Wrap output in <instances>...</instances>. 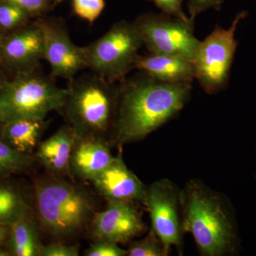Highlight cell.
<instances>
[{
	"mask_svg": "<svg viewBox=\"0 0 256 256\" xmlns=\"http://www.w3.org/2000/svg\"><path fill=\"white\" fill-rule=\"evenodd\" d=\"M191 92L192 82H161L146 74L121 82L111 146L142 140L178 116Z\"/></svg>",
	"mask_w": 256,
	"mask_h": 256,
	"instance_id": "obj_1",
	"label": "cell"
},
{
	"mask_svg": "<svg viewBox=\"0 0 256 256\" xmlns=\"http://www.w3.org/2000/svg\"><path fill=\"white\" fill-rule=\"evenodd\" d=\"M184 233L191 234L202 256H234L239 235L226 197L200 180H190L180 194Z\"/></svg>",
	"mask_w": 256,
	"mask_h": 256,
	"instance_id": "obj_2",
	"label": "cell"
},
{
	"mask_svg": "<svg viewBox=\"0 0 256 256\" xmlns=\"http://www.w3.org/2000/svg\"><path fill=\"white\" fill-rule=\"evenodd\" d=\"M60 110L76 138H98L110 142L118 104L119 87L95 73L69 80Z\"/></svg>",
	"mask_w": 256,
	"mask_h": 256,
	"instance_id": "obj_3",
	"label": "cell"
},
{
	"mask_svg": "<svg viewBox=\"0 0 256 256\" xmlns=\"http://www.w3.org/2000/svg\"><path fill=\"white\" fill-rule=\"evenodd\" d=\"M34 197L42 226L56 236L78 232L94 214L90 197L58 178H47L35 184Z\"/></svg>",
	"mask_w": 256,
	"mask_h": 256,
	"instance_id": "obj_4",
	"label": "cell"
},
{
	"mask_svg": "<svg viewBox=\"0 0 256 256\" xmlns=\"http://www.w3.org/2000/svg\"><path fill=\"white\" fill-rule=\"evenodd\" d=\"M66 94L67 88L33 70L20 72L12 80L0 82L2 124L21 118L44 120L50 112L60 110Z\"/></svg>",
	"mask_w": 256,
	"mask_h": 256,
	"instance_id": "obj_5",
	"label": "cell"
},
{
	"mask_svg": "<svg viewBox=\"0 0 256 256\" xmlns=\"http://www.w3.org/2000/svg\"><path fill=\"white\" fill-rule=\"evenodd\" d=\"M142 44L134 23L122 20L100 38L82 47L86 68L110 82H124V76L134 68Z\"/></svg>",
	"mask_w": 256,
	"mask_h": 256,
	"instance_id": "obj_6",
	"label": "cell"
},
{
	"mask_svg": "<svg viewBox=\"0 0 256 256\" xmlns=\"http://www.w3.org/2000/svg\"><path fill=\"white\" fill-rule=\"evenodd\" d=\"M247 15L246 11L240 12L230 28L216 26L212 33L200 42L192 62L195 79L207 94H216L226 86L236 52V33Z\"/></svg>",
	"mask_w": 256,
	"mask_h": 256,
	"instance_id": "obj_7",
	"label": "cell"
},
{
	"mask_svg": "<svg viewBox=\"0 0 256 256\" xmlns=\"http://www.w3.org/2000/svg\"><path fill=\"white\" fill-rule=\"evenodd\" d=\"M133 23L150 53L194 60L200 41L194 33L193 22L165 14L146 13Z\"/></svg>",
	"mask_w": 256,
	"mask_h": 256,
	"instance_id": "obj_8",
	"label": "cell"
},
{
	"mask_svg": "<svg viewBox=\"0 0 256 256\" xmlns=\"http://www.w3.org/2000/svg\"><path fill=\"white\" fill-rule=\"evenodd\" d=\"M181 190L171 180L161 178L146 188L142 204L150 214L152 230L159 237L169 255L172 247L182 252Z\"/></svg>",
	"mask_w": 256,
	"mask_h": 256,
	"instance_id": "obj_9",
	"label": "cell"
},
{
	"mask_svg": "<svg viewBox=\"0 0 256 256\" xmlns=\"http://www.w3.org/2000/svg\"><path fill=\"white\" fill-rule=\"evenodd\" d=\"M35 23L43 34L44 58L50 64L54 76L70 80L78 72L86 68L82 47L72 42L60 20L40 18Z\"/></svg>",
	"mask_w": 256,
	"mask_h": 256,
	"instance_id": "obj_10",
	"label": "cell"
},
{
	"mask_svg": "<svg viewBox=\"0 0 256 256\" xmlns=\"http://www.w3.org/2000/svg\"><path fill=\"white\" fill-rule=\"evenodd\" d=\"M92 230L98 240L124 244L142 234L146 224L133 203L109 202L107 208L94 213Z\"/></svg>",
	"mask_w": 256,
	"mask_h": 256,
	"instance_id": "obj_11",
	"label": "cell"
},
{
	"mask_svg": "<svg viewBox=\"0 0 256 256\" xmlns=\"http://www.w3.org/2000/svg\"><path fill=\"white\" fill-rule=\"evenodd\" d=\"M92 182L108 202L142 203L146 195V186L128 169L120 154L114 156L110 164Z\"/></svg>",
	"mask_w": 256,
	"mask_h": 256,
	"instance_id": "obj_12",
	"label": "cell"
},
{
	"mask_svg": "<svg viewBox=\"0 0 256 256\" xmlns=\"http://www.w3.org/2000/svg\"><path fill=\"white\" fill-rule=\"evenodd\" d=\"M108 140L98 138H76L70 156L69 172L82 180L92 181L114 159Z\"/></svg>",
	"mask_w": 256,
	"mask_h": 256,
	"instance_id": "obj_13",
	"label": "cell"
},
{
	"mask_svg": "<svg viewBox=\"0 0 256 256\" xmlns=\"http://www.w3.org/2000/svg\"><path fill=\"white\" fill-rule=\"evenodd\" d=\"M0 56L10 65L32 70L44 56L41 28L34 22L10 35L3 40Z\"/></svg>",
	"mask_w": 256,
	"mask_h": 256,
	"instance_id": "obj_14",
	"label": "cell"
},
{
	"mask_svg": "<svg viewBox=\"0 0 256 256\" xmlns=\"http://www.w3.org/2000/svg\"><path fill=\"white\" fill-rule=\"evenodd\" d=\"M134 68L161 82H192L195 79L193 62L174 56L156 54L139 55Z\"/></svg>",
	"mask_w": 256,
	"mask_h": 256,
	"instance_id": "obj_15",
	"label": "cell"
},
{
	"mask_svg": "<svg viewBox=\"0 0 256 256\" xmlns=\"http://www.w3.org/2000/svg\"><path fill=\"white\" fill-rule=\"evenodd\" d=\"M76 140L73 128L69 124L58 130L40 144L36 156L42 164L54 173L69 172L70 156Z\"/></svg>",
	"mask_w": 256,
	"mask_h": 256,
	"instance_id": "obj_16",
	"label": "cell"
},
{
	"mask_svg": "<svg viewBox=\"0 0 256 256\" xmlns=\"http://www.w3.org/2000/svg\"><path fill=\"white\" fill-rule=\"evenodd\" d=\"M44 126L40 120H13L0 126V136L16 150L28 154L36 146Z\"/></svg>",
	"mask_w": 256,
	"mask_h": 256,
	"instance_id": "obj_17",
	"label": "cell"
},
{
	"mask_svg": "<svg viewBox=\"0 0 256 256\" xmlns=\"http://www.w3.org/2000/svg\"><path fill=\"white\" fill-rule=\"evenodd\" d=\"M41 247L36 224L30 212L10 226L8 250L11 255L40 256Z\"/></svg>",
	"mask_w": 256,
	"mask_h": 256,
	"instance_id": "obj_18",
	"label": "cell"
},
{
	"mask_svg": "<svg viewBox=\"0 0 256 256\" xmlns=\"http://www.w3.org/2000/svg\"><path fill=\"white\" fill-rule=\"evenodd\" d=\"M30 212L28 202L20 190L0 183V225L12 226Z\"/></svg>",
	"mask_w": 256,
	"mask_h": 256,
	"instance_id": "obj_19",
	"label": "cell"
},
{
	"mask_svg": "<svg viewBox=\"0 0 256 256\" xmlns=\"http://www.w3.org/2000/svg\"><path fill=\"white\" fill-rule=\"evenodd\" d=\"M31 162L28 154L16 150L0 136V178L24 171Z\"/></svg>",
	"mask_w": 256,
	"mask_h": 256,
	"instance_id": "obj_20",
	"label": "cell"
},
{
	"mask_svg": "<svg viewBox=\"0 0 256 256\" xmlns=\"http://www.w3.org/2000/svg\"><path fill=\"white\" fill-rule=\"evenodd\" d=\"M127 250L128 256H168L162 242L152 229L146 237L132 242Z\"/></svg>",
	"mask_w": 256,
	"mask_h": 256,
	"instance_id": "obj_21",
	"label": "cell"
},
{
	"mask_svg": "<svg viewBox=\"0 0 256 256\" xmlns=\"http://www.w3.org/2000/svg\"><path fill=\"white\" fill-rule=\"evenodd\" d=\"M31 15L16 5L9 2H0V30H12L22 26Z\"/></svg>",
	"mask_w": 256,
	"mask_h": 256,
	"instance_id": "obj_22",
	"label": "cell"
},
{
	"mask_svg": "<svg viewBox=\"0 0 256 256\" xmlns=\"http://www.w3.org/2000/svg\"><path fill=\"white\" fill-rule=\"evenodd\" d=\"M74 12L78 18L92 24L105 8V0H72Z\"/></svg>",
	"mask_w": 256,
	"mask_h": 256,
	"instance_id": "obj_23",
	"label": "cell"
},
{
	"mask_svg": "<svg viewBox=\"0 0 256 256\" xmlns=\"http://www.w3.org/2000/svg\"><path fill=\"white\" fill-rule=\"evenodd\" d=\"M0 2H9L20 6L31 16H40L56 6L53 0H0Z\"/></svg>",
	"mask_w": 256,
	"mask_h": 256,
	"instance_id": "obj_24",
	"label": "cell"
},
{
	"mask_svg": "<svg viewBox=\"0 0 256 256\" xmlns=\"http://www.w3.org/2000/svg\"><path fill=\"white\" fill-rule=\"evenodd\" d=\"M128 250L121 248L118 244L98 240L85 252L87 256H126Z\"/></svg>",
	"mask_w": 256,
	"mask_h": 256,
	"instance_id": "obj_25",
	"label": "cell"
},
{
	"mask_svg": "<svg viewBox=\"0 0 256 256\" xmlns=\"http://www.w3.org/2000/svg\"><path fill=\"white\" fill-rule=\"evenodd\" d=\"M152 2L159 8L163 14L169 15L186 22H193L184 12V0H148ZM194 23V22H193Z\"/></svg>",
	"mask_w": 256,
	"mask_h": 256,
	"instance_id": "obj_26",
	"label": "cell"
},
{
	"mask_svg": "<svg viewBox=\"0 0 256 256\" xmlns=\"http://www.w3.org/2000/svg\"><path fill=\"white\" fill-rule=\"evenodd\" d=\"M225 0H190L188 6L190 20L194 22L198 14L210 9L220 10Z\"/></svg>",
	"mask_w": 256,
	"mask_h": 256,
	"instance_id": "obj_27",
	"label": "cell"
},
{
	"mask_svg": "<svg viewBox=\"0 0 256 256\" xmlns=\"http://www.w3.org/2000/svg\"><path fill=\"white\" fill-rule=\"evenodd\" d=\"M78 246H68L62 244H54L42 246L40 256H78Z\"/></svg>",
	"mask_w": 256,
	"mask_h": 256,
	"instance_id": "obj_28",
	"label": "cell"
},
{
	"mask_svg": "<svg viewBox=\"0 0 256 256\" xmlns=\"http://www.w3.org/2000/svg\"><path fill=\"white\" fill-rule=\"evenodd\" d=\"M10 230V226L0 225V246L9 237Z\"/></svg>",
	"mask_w": 256,
	"mask_h": 256,
	"instance_id": "obj_29",
	"label": "cell"
},
{
	"mask_svg": "<svg viewBox=\"0 0 256 256\" xmlns=\"http://www.w3.org/2000/svg\"><path fill=\"white\" fill-rule=\"evenodd\" d=\"M11 256V254L9 250H3L0 248V256Z\"/></svg>",
	"mask_w": 256,
	"mask_h": 256,
	"instance_id": "obj_30",
	"label": "cell"
},
{
	"mask_svg": "<svg viewBox=\"0 0 256 256\" xmlns=\"http://www.w3.org/2000/svg\"><path fill=\"white\" fill-rule=\"evenodd\" d=\"M3 40H4V38H3L2 34V30H0V50H1L2 45L3 43Z\"/></svg>",
	"mask_w": 256,
	"mask_h": 256,
	"instance_id": "obj_31",
	"label": "cell"
},
{
	"mask_svg": "<svg viewBox=\"0 0 256 256\" xmlns=\"http://www.w3.org/2000/svg\"><path fill=\"white\" fill-rule=\"evenodd\" d=\"M2 124V111L1 106H0V126H1Z\"/></svg>",
	"mask_w": 256,
	"mask_h": 256,
	"instance_id": "obj_32",
	"label": "cell"
},
{
	"mask_svg": "<svg viewBox=\"0 0 256 256\" xmlns=\"http://www.w3.org/2000/svg\"><path fill=\"white\" fill-rule=\"evenodd\" d=\"M64 0H53L54 2V4L56 5L57 4H60V3L63 2Z\"/></svg>",
	"mask_w": 256,
	"mask_h": 256,
	"instance_id": "obj_33",
	"label": "cell"
},
{
	"mask_svg": "<svg viewBox=\"0 0 256 256\" xmlns=\"http://www.w3.org/2000/svg\"></svg>",
	"mask_w": 256,
	"mask_h": 256,
	"instance_id": "obj_34",
	"label": "cell"
},
{
	"mask_svg": "<svg viewBox=\"0 0 256 256\" xmlns=\"http://www.w3.org/2000/svg\"></svg>",
	"mask_w": 256,
	"mask_h": 256,
	"instance_id": "obj_35",
	"label": "cell"
}]
</instances>
